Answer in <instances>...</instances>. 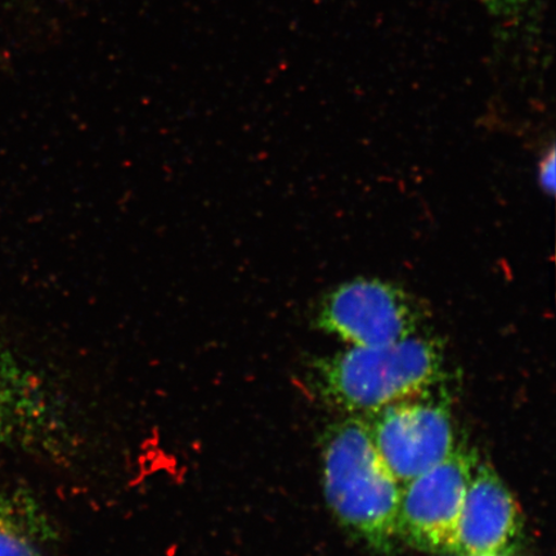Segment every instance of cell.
Returning a JSON list of instances; mask_svg holds the SVG:
<instances>
[{
	"mask_svg": "<svg viewBox=\"0 0 556 556\" xmlns=\"http://www.w3.org/2000/svg\"><path fill=\"white\" fill-rule=\"evenodd\" d=\"M324 490L340 523L379 552L399 538L402 485L379 454L364 417L350 415L324 438Z\"/></svg>",
	"mask_w": 556,
	"mask_h": 556,
	"instance_id": "cell-1",
	"label": "cell"
},
{
	"mask_svg": "<svg viewBox=\"0 0 556 556\" xmlns=\"http://www.w3.org/2000/svg\"><path fill=\"white\" fill-rule=\"evenodd\" d=\"M443 351L416 336L380 346H351L319 361V389L331 405L367 417L397 403L427 397L443 375Z\"/></svg>",
	"mask_w": 556,
	"mask_h": 556,
	"instance_id": "cell-2",
	"label": "cell"
},
{
	"mask_svg": "<svg viewBox=\"0 0 556 556\" xmlns=\"http://www.w3.org/2000/svg\"><path fill=\"white\" fill-rule=\"evenodd\" d=\"M424 309L394 283L358 280L339 285L318 305L319 329L352 346H380L416 336Z\"/></svg>",
	"mask_w": 556,
	"mask_h": 556,
	"instance_id": "cell-3",
	"label": "cell"
},
{
	"mask_svg": "<svg viewBox=\"0 0 556 556\" xmlns=\"http://www.w3.org/2000/svg\"><path fill=\"white\" fill-rule=\"evenodd\" d=\"M477 463L464 447L402 485L399 538L424 552L455 553L458 521Z\"/></svg>",
	"mask_w": 556,
	"mask_h": 556,
	"instance_id": "cell-4",
	"label": "cell"
},
{
	"mask_svg": "<svg viewBox=\"0 0 556 556\" xmlns=\"http://www.w3.org/2000/svg\"><path fill=\"white\" fill-rule=\"evenodd\" d=\"M364 419L401 485L446 460L456 448L448 409L427 397L397 403Z\"/></svg>",
	"mask_w": 556,
	"mask_h": 556,
	"instance_id": "cell-5",
	"label": "cell"
},
{
	"mask_svg": "<svg viewBox=\"0 0 556 556\" xmlns=\"http://www.w3.org/2000/svg\"><path fill=\"white\" fill-rule=\"evenodd\" d=\"M519 528L516 498L495 471L477 463L458 521L455 553L504 556L516 541Z\"/></svg>",
	"mask_w": 556,
	"mask_h": 556,
	"instance_id": "cell-6",
	"label": "cell"
},
{
	"mask_svg": "<svg viewBox=\"0 0 556 556\" xmlns=\"http://www.w3.org/2000/svg\"><path fill=\"white\" fill-rule=\"evenodd\" d=\"M52 413L41 382L0 352V441L51 443Z\"/></svg>",
	"mask_w": 556,
	"mask_h": 556,
	"instance_id": "cell-7",
	"label": "cell"
},
{
	"mask_svg": "<svg viewBox=\"0 0 556 556\" xmlns=\"http://www.w3.org/2000/svg\"><path fill=\"white\" fill-rule=\"evenodd\" d=\"M58 526L23 490H0V556H54Z\"/></svg>",
	"mask_w": 556,
	"mask_h": 556,
	"instance_id": "cell-8",
	"label": "cell"
},
{
	"mask_svg": "<svg viewBox=\"0 0 556 556\" xmlns=\"http://www.w3.org/2000/svg\"><path fill=\"white\" fill-rule=\"evenodd\" d=\"M492 16L511 18L525 10L528 0H477Z\"/></svg>",
	"mask_w": 556,
	"mask_h": 556,
	"instance_id": "cell-9",
	"label": "cell"
},
{
	"mask_svg": "<svg viewBox=\"0 0 556 556\" xmlns=\"http://www.w3.org/2000/svg\"><path fill=\"white\" fill-rule=\"evenodd\" d=\"M555 155L554 149H552L551 154H548L544 162L540 165V179L541 185L545 187L546 190H554L555 184Z\"/></svg>",
	"mask_w": 556,
	"mask_h": 556,
	"instance_id": "cell-10",
	"label": "cell"
},
{
	"mask_svg": "<svg viewBox=\"0 0 556 556\" xmlns=\"http://www.w3.org/2000/svg\"><path fill=\"white\" fill-rule=\"evenodd\" d=\"M483 556H502V555H483Z\"/></svg>",
	"mask_w": 556,
	"mask_h": 556,
	"instance_id": "cell-11",
	"label": "cell"
}]
</instances>
